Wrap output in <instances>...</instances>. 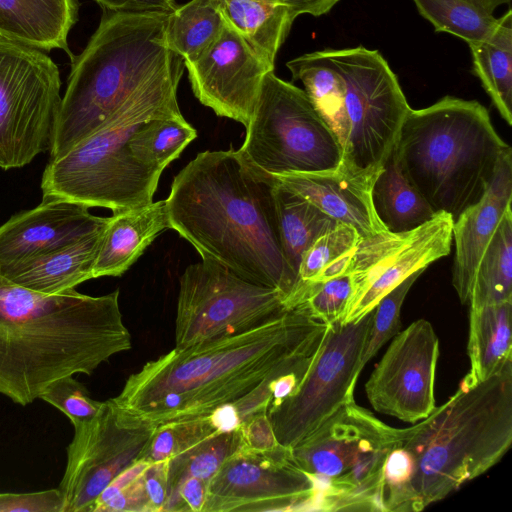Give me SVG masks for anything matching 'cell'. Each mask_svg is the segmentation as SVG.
I'll list each match as a JSON object with an SVG mask.
<instances>
[{
    "label": "cell",
    "instance_id": "19",
    "mask_svg": "<svg viewBox=\"0 0 512 512\" xmlns=\"http://www.w3.org/2000/svg\"><path fill=\"white\" fill-rule=\"evenodd\" d=\"M108 219L92 215L79 203L42 198L38 206L13 215L0 226V266L75 243L103 230Z\"/></svg>",
    "mask_w": 512,
    "mask_h": 512
},
{
    "label": "cell",
    "instance_id": "14",
    "mask_svg": "<svg viewBox=\"0 0 512 512\" xmlns=\"http://www.w3.org/2000/svg\"><path fill=\"white\" fill-rule=\"evenodd\" d=\"M452 228L451 215L440 212L408 232L383 231L361 238L346 271L351 275L353 292L340 321L362 318L409 276L447 256Z\"/></svg>",
    "mask_w": 512,
    "mask_h": 512
},
{
    "label": "cell",
    "instance_id": "23",
    "mask_svg": "<svg viewBox=\"0 0 512 512\" xmlns=\"http://www.w3.org/2000/svg\"><path fill=\"white\" fill-rule=\"evenodd\" d=\"M166 229L165 200L113 213L102 233L93 278L121 276Z\"/></svg>",
    "mask_w": 512,
    "mask_h": 512
},
{
    "label": "cell",
    "instance_id": "25",
    "mask_svg": "<svg viewBox=\"0 0 512 512\" xmlns=\"http://www.w3.org/2000/svg\"><path fill=\"white\" fill-rule=\"evenodd\" d=\"M226 23L274 70L277 53L298 15L262 0H214Z\"/></svg>",
    "mask_w": 512,
    "mask_h": 512
},
{
    "label": "cell",
    "instance_id": "8",
    "mask_svg": "<svg viewBox=\"0 0 512 512\" xmlns=\"http://www.w3.org/2000/svg\"><path fill=\"white\" fill-rule=\"evenodd\" d=\"M245 128L238 152L262 175L322 172L341 164V144L307 93L273 71L264 76Z\"/></svg>",
    "mask_w": 512,
    "mask_h": 512
},
{
    "label": "cell",
    "instance_id": "26",
    "mask_svg": "<svg viewBox=\"0 0 512 512\" xmlns=\"http://www.w3.org/2000/svg\"><path fill=\"white\" fill-rule=\"evenodd\" d=\"M371 199L377 218L391 233L414 230L437 214L401 171L394 148L376 176Z\"/></svg>",
    "mask_w": 512,
    "mask_h": 512
},
{
    "label": "cell",
    "instance_id": "5",
    "mask_svg": "<svg viewBox=\"0 0 512 512\" xmlns=\"http://www.w3.org/2000/svg\"><path fill=\"white\" fill-rule=\"evenodd\" d=\"M512 443V359L491 377L468 374L425 419L404 428L412 455L411 511H421L488 471Z\"/></svg>",
    "mask_w": 512,
    "mask_h": 512
},
{
    "label": "cell",
    "instance_id": "24",
    "mask_svg": "<svg viewBox=\"0 0 512 512\" xmlns=\"http://www.w3.org/2000/svg\"><path fill=\"white\" fill-rule=\"evenodd\" d=\"M78 10V0H0V35L72 58L67 40Z\"/></svg>",
    "mask_w": 512,
    "mask_h": 512
},
{
    "label": "cell",
    "instance_id": "38",
    "mask_svg": "<svg viewBox=\"0 0 512 512\" xmlns=\"http://www.w3.org/2000/svg\"><path fill=\"white\" fill-rule=\"evenodd\" d=\"M416 272L387 293L373 308L369 330L362 351L360 371L376 355L381 347L395 334L400 327V313L404 299L410 288L421 275Z\"/></svg>",
    "mask_w": 512,
    "mask_h": 512
},
{
    "label": "cell",
    "instance_id": "41",
    "mask_svg": "<svg viewBox=\"0 0 512 512\" xmlns=\"http://www.w3.org/2000/svg\"><path fill=\"white\" fill-rule=\"evenodd\" d=\"M0 512H63L58 488L29 493H0Z\"/></svg>",
    "mask_w": 512,
    "mask_h": 512
},
{
    "label": "cell",
    "instance_id": "30",
    "mask_svg": "<svg viewBox=\"0 0 512 512\" xmlns=\"http://www.w3.org/2000/svg\"><path fill=\"white\" fill-rule=\"evenodd\" d=\"M286 66L293 80L302 82L304 91L343 147L348 134L345 87L326 49L301 55Z\"/></svg>",
    "mask_w": 512,
    "mask_h": 512
},
{
    "label": "cell",
    "instance_id": "43",
    "mask_svg": "<svg viewBox=\"0 0 512 512\" xmlns=\"http://www.w3.org/2000/svg\"><path fill=\"white\" fill-rule=\"evenodd\" d=\"M242 446L259 452L271 451L280 446L274 435L267 411L252 416L239 428Z\"/></svg>",
    "mask_w": 512,
    "mask_h": 512
},
{
    "label": "cell",
    "instance_id": "2",
    "mask_svg": "<svg viewBox=\"0 0 512 512\" xmlns=\"http://www.w3.org/2000/svg\"><path fill=\"white\" fill-rule=\"evenodd\" d=\"M273 188L238 150H206L174 177L165 203L169 229L202 260L278 289L287 305L296 282L282 254Z\"/></svg>",
    "mask_w": 512,
    "mask_h": 512
},
{
    "label": "cell",
    "instance_id": "12",
    "mask_svg": "<svg viewBox=\"0 0 512 512\" xmlns=\"http://www.w3.org/2000/svg\"><path fill=\"white\" fill-rule=\"evenodd\" d=\"M371 317L372 310L352 322L331 323L322 348L298 389L270 403L267 416L280 445L292 449L354 398Z\"/></svg>",
    "mask_w": 512,
    "mask_h": 512
},
{
    "label": "cell",
    "instance_id": "15",
    "mask_svg": "<svg viewBox=\"0 0 512 512\" xmlns=\"http://www.w3.org/2000/svg\"><path fill=\"white\" fill-rule=\"evenodd\" d=\"M315 483L280 445L266 451L241 446L209 480L202 512L306 511Z\"/></svg>",
    "mask_w": 512,
    "mask_h": 512
},
{
    "label": "cell",
    "instance_id": "7",
    "mask_svg": "<svg viewBox=\"0 0 512 512\" xmlns=\"http://www.w3.org/2000/svg\"><path fill=\"white\" fill-rule=\"evenodd\" d=\"M177 88L139 98L116 112L99 129L44 169L43 198L63 199L113 213L153 202L161 173L133 156L129 140L143 122L183 116Z\"/></svg>",
    "mask_w": 512,
    "mask_h": 512
},
{
    "label": "cell",
    "instance_id": "21",
    "mask_svg": "<svg viewBox=\"0 0 512 512\" xmlns=\"http://www.w3.org/2000/svg\"><path fill=\"white\" fill-rule=\"evenodd\" d=\"M269 177L274 183L309 200L335 221L354 227L361 238L387 231L372 205L371 190L376 178L352 176L340 167Z\"/></svg>",
    "mask_w": 512,
    "mask_h": 512
},
{
    "label": "cell",
    "instance_id": "37",
    "mask_svg": "<svg viewBox=\"0 0 512 512\" xmlns=\"http://www.w3.org/2000/svg\"><path fill=\"white\" fill-rule=\"evenodd\" d=\"M353 292L349 273L321 282L300 285L288 301V308L301 307L329 324L341 320Z\"/></svg>",
    "mask_w": 512,
    "mask_h": 512
},
{
    "label": "cell",
    "instance_id": "27",
    "mask_svg": "<svg viewBox=\"0 0 512 512\" xmlns=\"http://www.w3.org/2000/svg\"><path fill=\"white\" fill-rule=\"evenodd\" d=\"M512 301L470 308L467 354L468 375L485 380L512 359Z\"/></svg>",
    "mask_w": 512,
    "mask_h": 512
},
{
    "label": "cell",
    "instance_id": "33",
    "mask_svg": "<svg viewBox=\"0 0 512 512\" xmlns=\"http://www.w3.org/2000/svg\"><path fill=\"white\" fill-rule=\"evenodd\" d=\"M196 137V130L183 116L157 117L135 129L129 146L136 160L162 173Z\"/></svg>",
    "mask_w": 512,
    "mask_h": 512
},
{
    "label": "cell",
    "instance_id": "29",
    "mask_svg": "<svg viewBox=\"0 0 512 512\" xmlns=\"http://www.w3.org/2000/svg\"><path fill=\"white\" fill-rule=\"evenodd\" d=\"M273 184L282 254L287 270L297 286L298 268L303 253L338 222L309 200L274 182Z\"/></svg>",
    "mask_w": 512,
    "mask_h": 512
},
{
    "label": "cell",
    "instance_id": "32",
    "mask_svg": "<svg viewBox=\"0 0 512 512\" xmlns=\"http://www.w3.org/2000/svg\"><path fill=\"white\" fill-rule=\"evenodd\" d=\"M512 301V209L501 218L475 271L470 308Z\"/></svg>",
    "mask_w": 512,
    "mask_h": 512
},
{
    "label": "cell",
    "instance_id": "22",
    "mask_svg": "<svg viewBox=\"0 0 512 512\" xmlns=\"http://www.w3.org/2000/svg\"><path fill=\"white\" fill-rule=\"evenodd\" d=\"M103 230L70 245L0 266V274L14 284L43 294L74 289L93 278Z\"/></svg>",
    "mask_w": 512,
    "mask_h": 512
},
{
    "label": "cell",
    "instance_id": "34",
    "mask_svg": "<svg viewBox=\"0 0 512 512\" xmlns=\"http://www.w3.org/2000/svg\"><path fill=\"white\" fill-rule=\"evenodd\" d=\"M360 239L354 227L341 222L319 236L301 257L295 290L346 273Z\"/></svg>",
    "mask_w": 512,
    "mask_h": 512
},
{
    "label": "cell",
    "instance_id": "45",
    "mask_svg": "<svg viewBox=\"0 0 512 512\" xmlns=\"http://www.w3.org/2000/svg\"><path fill=\"white\" fill-rule=\"evenodd\" d=\"M102 9L121 12L171 13L177 5L175 0H95Z\"/></svg>",
    "mask_w": 512,
    "mask_h": 512
},
{
    "label": "cell",
    "instance_id": "18",
    "mask_svg": "<svg viewBox=\"0 0 512 512\" xmlns=\"http://www.w3.org/2000/svg\"><path fill=\"white\" fill-rule=\"evenodd\" d=\"M403 430L382 422L352 398L293 447L291 457L314 482H324L347 472L365 452L397 444Z\"/></svg>",
    "mask_w": 512,
    "mask_h": 512
},
{
    "label": "cell",
    "instance_id": "16",
    "mask_svg": "<svg viewBox=\"0 0 512 512\" xmlns=\"http://www.w3.org/2000/svg\"><path fill=\"white\" fill-rule=\"evenodd\" d=\"M439 340L432 324L419 319L393 336L365 384L379 413L414 424L435 409L434 384Z\"/></svg>",
    "mask_w": 512,
    "mask_h": 512
},
{
    "label": "cell",
    "instance_id": "35",
    "mask_svg": "<svg viewBox=\"0 0 512 512\" xmlns=\"http://www.w3.org/2000/svg\"><path fill=\"white\" fill-rule=\"evenodd\" d=\"M241 446L240 429L220 432L168 460L167 498L188 478L209 482Z\"/></svg>",
    "mask_w": 512,
    "mask_h": 512
},
{
    "label": "cell",
    "instance_id": "9",
    "mask_svg": "<svg viewBox=\"0 0 512 512\" xmlns=\"http://www.w3.org/2000/svg\"><path fill=\"white\" fill-rule=\"evenodd\" d=\"M345 87L348 134L340 168L375 179L411 109L395 73L378 50L326 49Z\"/></svg>",
    "mask_w": 512,
    "mask_h": 512
},
{
    "label": "cell",
    "instance_id": "47",
    "mask_svg": "<svg viewBox=\"0 0 512 512\" xmlns=\"http://www.w3.org/2000/svg\"><path fill=\"white\" fill-rule=\"evenodd\" d=\"M466 1L472 3L473 5H475L476 7H478L479 9H481L487 13L493 14L495 9H497L499 6H501L503 4H509L511 0H466Z\"/></svg>",
    "mask_w": 512,
    "mask_h": 512
},
{
    "label": "cell",
    "instance_id": "31",
    "mask_svg": "<svg viewBox=\"0 0 512 512\" xmlns=\"http://www.w3.org/2000/svg\"><path fill=\"white\" fill-rule=\"evenodd\" d=\"M227 23L214 0H191L168 14L167 47L189 63L199 58L221 36Z\"/></svg>",
    "mask_w": 512,
    "mask_h": 512
},
{
    "label": "cell",
    "instance_id": "13",
    "mask_svg": "<svg viewBox=\"0 0 512 512\" xmlns=\"http://www.w3.org/2000/svg\"><path fill=\"white\" fill-rule=\"evenodd\" d=\"M156 426L103 401L97 415L74 427L58 489L63 512H92L101 492L123 471L145 460Z\"/></svg>",
    "mask_w": 512,
    "mask_h": 512
},
{
    "label": "cell",
    "instance_id": "20",
    "mask_svg": "<svg viewBox=\"0 0 512 512\" xmlns=\"http://www.w3.org/2000/svg\"><path fill=\"white\" fill-rule=\"evenodd\" d=\"M512 203V150L502 155L484 196L453 221L455 256L452 284L468 304L476 268L505 211Z\"/></svg>",
    "mask_w": 512,
    "mask_h": 512
},
{
    "label": "cell",
    "instance_id": "42",
    "mask_svg": "<svg viewBox=\"0 0 512 512\" xmlns=\"http://www.w3.org/2000/svg\"><path fill=\"white\" fill-rule=\"evenodd\" d=\"M143 472L117 494L99 505L94 512H151Z\"/></svg>",
    "mask_w": 512,
    "mask_h": 512
},
{
    "label": "cell",
    "instance_id": "3",
    "mask_svg": "<svg viewBox=\"0 0 512 512\" xmlns=\"http://www.w3.org/2000/svg\"><path fill=\"white\" fill-rule=\"evenodd\" d=\"M132 348L119 290L43 294L0 274V394L25 406L55 380L92 374Z\"/></svg>",
    "mask_w": 512,
    "mask_h": 512
},
{
    "label": "cell",
    "instance_id": "46",
    "mask_svg": "<svg viewBox=\"0 0 512 512\" xmlns=\"http://www.w3.org/2000/svg\"><path fill=\"white\" fill-rule=\"evenodd\" d=\"M274 4L287 6L298 16L310 14L319 17L327 14L339 2V0H262Z\"/></svg>",
    "mask_w": 512,
    "mask_h": 512
},
{
    "label": "cell",
    "instance_id": "4",
    "mask_svg": "<svg viewBox=\"0 0 512 512\" xmlns=\"http://www.w3.org/2000/svg\"><path fill=\"white\" fill-rule=\"evenodd\" d=\"M167 16L102 9L86 47L71 58L50 160L63 156L127 104L178 88L185 64L166 45Z\"/></svg>",
    "mask_w": 512,
    "mask_h": 512
},
{
    "label": "cell",
    "instance_id": "17",
    "mask_svg": "<svg viewBox=\"0 0 512 512\" xmlns=\"http://www.w3.org/2000/svg\"><path fill=\"white\" fill-rule=\"evenodd\" d=\"M192 91L216 115L248 125L264 76L274 71L228 24L199 58L184 63Z\"/></svg>",
    "mask_w": 512,
    "mask_h": 512
},
{
    "label": "cell",
    "instance_id": "6",
    "mask_svg": "<svg viewBox=\"0 0 512 512\" xmlns=\"http://www.w3.org/2000/svg\"><path fill=\"white\" fill-rule=\"evenodd\" d=\"M511 148L476 100L445 96L410 109L394 146L398 165L435 213L453 221L484 196Z\"/></svg>",
    "mask_w": 512,
    "mask_h": 512
},
{
    "label": "cell",
    "instance_id": "40",
    "mask_svg": "<svg viewBox=\"0 0 512 512\" xmlns=\"http://www.w3.org/2000/svg\"><path fill=\"white\" fill-rule=\"evenodd\" d=\"M39 398L64 413L73 427L93 419L103 403L92 399L87 388L72 375L52 382Z\"/></svg>",
    "mask_w": 512,
    "mask_h": 512
},
{
    "label": "cell",
    "instance_id": "36",
    "mask_svg": "<svg viewBox=\"0 0 512 512\" xmlns=\"http://www.w3.org/2000/svg\"><path fill=\"white\" fill-rule=\"evenodd\" d=\"M436 32L452 34L468 44L481 41L495 29L498 18L466 0H412Z\"/></svg>",
    "mask_w": 512,
    "mask_h": 512
},
{
    "label": "cell",
    "instance_id": "28",
    "mask_svg": "<svg viewBox=\"0 0 512 512\" xmlns=\"http://www.w3.org/2000/svg\"><path fill=\"white\" fill-rule=\"evenodd\" d=\"M473 73L502 119L512 125V11L508 9L493 32L468 44Z\"/></svg>",
    "mask_w": 512,
    "mask_h": 512
},
{
    "label": "cell",
    "instance_id": "1",
    "mask_svg": "<svg viewBox=\"0 0 512 512\" xmlns=\"http://www.w3.org/2000/svg\"><path fill=\"white\" fill-rule=\"evenodd\" d=\"M329 327L301 307L290 308L248 330L174 347L131 374L112 399L156 427L208 418L226 405L242 425L268 411L276 380H304Z\"/></svg>",
    "mask_w": 512,
    "mask_h": 512
},
{
    "label": "cell",
    "instance_id": "39",
    "mask_svg": "<svg viewBox=\"0 0 512 512\" xmlns=\"http://www.w3.org/2000/svg\"><path fill=\"white\" fill-rule=\"evenodd\" d=\"M217 433L220 431L209 417L159 425L145 460L150 463L170 460Z\"/></svg>",
    "mask_w": 512,
    "mask_h": 512
},
{
    "label": "cell",
    "instance_id": "10",
    "mask_svg": "<svg viewBox=\"0 0 512 512\" xmlns=\"http://www.w3.org/2000/svg\"><path fill=\"white\" fill-rule=\"evenodd\" d=\"M57 65L36 47L0 35V168L50 150L61 104Z\"/></svg>",
    "mask_w": 512,
    "mask_h": 512
},
{
    "label": "cell",
    "instance_id": "11",
    "mask_svg": "<svg viewBox=\"0 0 512 512\" xmlns=\"http://www.w3.org/2000/svg\"><path fill=\"white\" fill-rule=\"evenodd\" d=\"M287 309L278 289L249 282L219 264L202 260L189 265L179 279L175 347L248 330Z\"/></svg>",
    "mask_w": 512,
    "mask_h": 512
},
{
    "label": "cell",
    "instance_id": "44",
    "mask_svg": "<svg viewBox=\"0 0 512 512\" xmlns=\"http://www.w3.org/2000/svg\"><path fill=\"white\" fill-rule=\"evenodd\" d=\"M143 479L151 512L163 511L168 494V460L150 463Z\"/></svg>",
    "mask_w": 512,
    "mask_h": 512
}]
</instances>
